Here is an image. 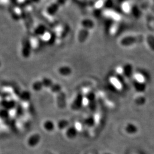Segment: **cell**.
<instances>
[{"label":"cell","mask_w":154,"mask_h":154,"mask_svg":"<svg viewBox=\"0 0 154 154\" xmlns=\"http://www.w3.org/2000/svg\"></svg>","instance_id":"ba28073f"},{"label":"cell","mask_w":154,"mask_h":154,"mask_svg":"<svg viewBox=\"0 0 154 154\" xmlns=\"http://www.w3.org/2000/svg\"><path fill=\"white\" fill-rule=\"evenodd\" d=\"M42 126L46 131L51 132L54 130L56 125L54 123V122L52 121L51 120L48 119L44 122Z\"/></svg>","instance_id":"3957f363"},{"label":"cell","mask_w":154,"mask_h":154,"mask_svg":"<svg viewBox=\"0 0 154 154\" xmlns=\"http://www.w3.org/2000/svg\"><path fill=\"white\" fill-rule=\"evenodd\" d=\"M140 37L134 35H128L122 37L119 41V44L123 47H131L139 43L142 39Z\"/></svg>","instance_id":"6da1fadb"},{"label":"cell","mask_w":154,"mask_h":154,"mask_svg":"<svg viewBox=\"0 0 154 154\" xmlns=\"http://www.w3.org/2000/svg\"><path fill=\"white\" fill-rule=\"evenodd\" d=\"M66 136L67 138L70 139H73L77 137L78 135L77 130L74 127H69L66 129Z\"/></svg>","instance_id":"277c9868"},{"label":"cell","mask_w":154,"mask_h":154,"mask_svg":"<svg viewBox=\"0 0 154 154\" xmlns=\"http://www.w3.org/2000/svg\"><path fill=\"white\" fill-rule=\"evenodd\" d=\"M121 7L122 11L127 14H128V13H131V10H132V5L128 2H124L122 4Z\"/></svg>","instance_id":"52a82bcc"},{"label":"cell","mask_w":154,"mask_h":154,"mask_svg":"<svg viewBox=\"0 0 154 154\" xmlns=\"http://www.w3.org/2000/svg\"><path fill=\"white\" fill-rule=\"evenodd\" d=\"M60 130L67 129L69 127V122L66 119H61L58 122L56 125Z\"/></svg>","instance_id":"8992f818"},{"label":"cell","mask_w":154,"mask_h":154,"mask_svg":"<svg viewBox=\"0 0 154 154\" xmlns=\"http://www.w3.org/2000/svg\"><path fill=\"white\" fill-rule=\"evenodd\" d=\"M40 140L41 136L38 134H34L29 137L27 140V143L29 146L34 147L38 144Z\"/></svg>","instance_id":"7a4b0ae2"},{"label":"cell","mask_w":154,"mask_h":154,"mask_svg":"<svg viewBox=\"0 0 154 154\" xmlns=\"http://www.w3.org/2000/svg\"><path fill=\"white\" fill-rule=\"evenodd\" d=\"M146 42L149 49L154 52V35L149 34L146 37Z\"/></svg>","instance_id":"5b68a950"}]
</instances>
